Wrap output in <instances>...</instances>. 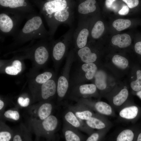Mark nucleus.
Masks as SVG:
<instances>
[{
    "label": "nucleus",
    "mask_w": 141,
    "mask_h": 141,
    "mask_svg": "<svg viewBox=\"0 0 141 141\" xmlns=\"http://www.w3.org/2000/svg\"><path fill=\"white\" fill-rule=\"evenodd\" d=\"M39 10L49 27L50 38L54 36L61 24L72 25L74 19L76 1L70 0H30Z\"/></svg>",
    "instance_id": "obj_1"
},
{
    "label": "nucleus",
    "mask_w": 141,
    "mask_h": 141,
    "mask_svg": "<svg viewBox=\"0 0 141 141\" xmlns=\"http://www.w3.org/2000/svg\"><path fill=\"white\" fill-rule=\"evenodd\" d=\"M41 15L37 12L27 17L23 27L13 37V42L11 45H20L33 40L51 39L44 25Z\"/></svg>",
    "instance_id": "obj_2"
},
{
    "label": "nucleus",
    "mask_w": 141,
    "mask_h": 141,
    "mask_svg": "<svg viewBox=\"0 0 141 141\" xmlns=\"http://www.w3.org/2000/svg\"><path fill=\"white\" fill-rule=\"evenodd\" d=\"M24 16L14 12L0 9V41L3 42L7 36L13 37L19 30Z\"/></svg>",
    "instance_id": "obj_3"
},
{
    "label": "nucleus",
    "mask_w": 141,
    "mask_h": 141,
    "mask_svg": "<svg viewBox=\"0 0 141 141\" xmlns=\"http://www.w3.org/2000/svg\"><path fill=\"white\" fill-rule=\"evenodd\" d=\"M58 121L56 116L51 115L44 120H38L29 118L28 130L38 137H42L52 139L57 127Z\"/></svg>",
    "instance_id": "obj_4"
},
{
    "label": "nucleus",
    "mask_w": 141,
    "mask_h": 141,
    "mask_svg": "<svg viewBox=\"0 0 141 141\" xmlns=\"http://www.w3.org/2000/svg\"><path fill=\"white\" fill-rule=\"evenodd\" d=\"M34 5L27 0H0V9L17 13L27 19L30 15L37 13Z\"/></svg>",
    "instance_id": "obj_5"
},
{
    "label": "nucleus",
    "mask_w": 141,
    "mask_h": 141,
    "mask_svg": "<svg viewBox=\"0 0 141 141\" xmlns=\"http://www.w3.org/2000/svg\"><path fill=\"white\" fill-rule=\"evenodd\" d=\"M74 28L71 27L58 39L51 41L52 45V55L56 61L61 60L64 56L68 46L73 44Z\"/></svg>",
    "instance_id": "obj_6"
},
{
    "label": "nucleus",
    "mask_w": 141,
    "mask_h": 141,
    "mask_svg": "<svg viewBox=\"0 0 141 141\" xmlns=\"http://www.w3.org/2000/svg\"><path fill=\"white\" fill-rule=\"evenodd\" d=\"M90 21L88 19H79L77 27L73 34V44L78 49L86 45L88 41L90 28Z\"/></svg>",
    "instance_id": "obj_7"
},
{
    "label": "nucleus",
    "mask_w": 141,
    "mask_h": 141,
    "mask_svg": "<svg viewBox=\"0 0 141 141\" xmlns=\"http://www.w3.org/2000/svg\"><path fill=\"white\" fill-rule=\"evenodd\" d=\"M118 111L119 118L126 121L135 122L141 116V108L135 104L126 103Z\"/></svg>",
    "instance_id": "obj_8"
},
{
    "label": "nucleus",
    "mask_w": 141,
    "mask_h": 141,
    "mask_svg": "<svg viewBox=\"0 0 141 141\" xmlns=\"http://www.w3.org/2000/svg\"><path fill=\"white\" fill-rule=\"evenodd\" d=\"M53 109L51 104L45 102L29 108V118L38 120H42L51 115Z\"/></svg>",
    "instance_id": "obj_9"
},
{
    "label": "nucleus",
    "mask_w": 141,
    "mask_h": 141,
    "mask_svg": "<svg viewBox=\"0 0 141 141\" xmlns=\"http://www.w3.org/2000/svg\"><path fill=\"white\" fill-rule=\"evenodd\" d=\"M95 0H79L76 1L75 8L79 19H88V16L97 9Z\"/></svg>",
    "instance_id": "obj_10"
},
{
    "label": "nucleus",
    "mask_w": 141,
    "mask_h": 141,
    "mask_svg": "<svg viewBox=\"0 0 141 141\" xmlns=\"http://www.w3.org/2000/svg\"><path fill=\"white\" fill-rule=\"evenodd\" d=\"M85 124L89 128L98 130H109L112 123L106 116L97 113L89 120L85 121Z\"/></svg>",
    "instance_id": "obj_11"
},
{
    "label": "nucleus",
    "mask_w": 141,
    "mask_h": 141,
    "mask_svg": "<svg viewBox=\"0 0 141 141\" xmlns=\"http://www.w3.org/2000/svg\"><path fill=\"white\" fill-rule=\"evenodd\" d=\"M129 95L128 90L124 88L119 91L109 95L110 104L114 110H118L126 103Z\"/></svg>",
    "instance_id": "obj_12"
},
{
    "label": "nucleus",
    "mask_w": 141,
    "mask_h": 141,
    "mask_svg": "<svg viewBox=\"0 0 141 141\" xmlns=\"http://www.w3.org/2000/svg\"><path fill=\"white\" fill-rule=\"evenodd\" d=\"M64 117L66 121L70 126L80 129L89 135L94 132V130L89 128L83 121L79 119L70 109L66 113Z\"/></svg>",
    "instance_id": "obj_13"
},
{
    "label": "nucleus",
    "mask_w": 141,
    "mask_h": 141,
    "mask_svg": "<svg viewBox=\"0 0 141 141\" xmlns=\"http://www.w3.org/2000/svg\"><path fill=\"white\" fill-rule=\"evenodd\" d=\"M97 113L105 116H114L115 110L110 104L102 101L90 103L87 106Z\"/></svg>",
    "instance_id": "obj_14"
},
{
    "label": "nucleus",
    "mask_w": 141,
    "mask_h": 141,
    "mask_svg": "<svg viewBox=\"0 0 141 141\" xmlns=\"http://www.w3.org/2000/svg\"><path fill=\"white\" fill-rule=\"evenodd\" d=\"M140 128L134 126L121 130L115 137L114 141H134Z\"/></svg>",
    "instance_id": "obj_15"
},
{
    "label": "nucleus",
    "mask_w": 141,
    "mask_h": 141,
    "mask_svg": "<svg viewBox=\"0 0 141 141\" xmlns=\"http://www.w3.org/2000/svg\"><path fill=\"white\" fill-rule=\"evenodd\" d=\"M77 54L81 60L85 63H93L97 58V54L92 52L88 42L86 46L78 49Z\"/></svg>",
    "instance_id": "obj_16"
},
{
    "label": "nucleus",
    "mask_w": 141,
    "mask_h": 141,
    "mask_svg": "<svg viewBox=\"0 0 141 141\" xmlns=\"http://www.w3.org/2000/svg\"><path fill=\"white\" fill-rule=\"evenodd\" d=\"M55 83L53 80L49 79L43 84L40 92V98L43 100L48 99L55 94L56 91Z\"/></svg>",
    "instance_id": "obj_17"
},
{
    "label": "nucleus",
    "mask_w": 141,
    "mask_h": 141,
    "mask_svg": "<svg viewBox=\"0 0 141 141\" xmlns=\"http://www.w3.org/2000/svg\"><path fill=\"white\" fill-rule=\"evenodd\" d=\"M76 116L80 120L86 121L89 120L95 115L93 110L87 106L85 107H78L70 109Z\"/></svg>",
    "instance_id": "obj_18"
},
{
    "label": "nucleus",
    "mask_w": 141,
    "mask_h": 141,
    "mask_svg": "<svg viewBox=\"0 0 141 141\" xmlns=\"http://www.w3.org/2000/svg\"><path fill=\"white\" fill-rule=\"evenodd\" d=\"M71 127L67 126L63 130V133L65 141H85L86 139L85 137L78 131L74 129L73 127Z\"/></svg>",
    "instance_id": "obj_19"
},
{
    "label": "nucleus",
    "mask_w": 141,
    "mask_h": 141,
    "mask_svg": "<svg viewBox=\"0 0 141 141\" xmlns=\"http://www.w3.org/2000/svg\"><path fill=\"white\" fill-rule=\"evenodd\" d=\"M111 41L113 45L121 48H124L131 45L132 39L128 34L124 33L113 36L112 38Z\"/></svg>",
    "instance_id": "obj_20"
},
{
    "label": "nucleus",
    "mask_w": 141,
    "mask_h": 141,
    "mask_svg": "<svg viewBox=\"0 0 141 141\" xmlns=\"http://www.w3.org/2000/svg\"><path fill=\"white\" fill-rule=\"evenodd\" d=\"M104 30L103 22L101 20H98L93 24L91 28L90 27L89 37H90L94 39H98L102 36Z\"/></svg>",
    "instance_id": "obj_21"
},
{
    "label": "nucleus",
    "mask_w": 141,
    "mask_h": 141,
    "mask_svg": "<svg viewBox=\"0 0 141 141\" xmlns=\"http://www.w3.org/2000/svg\"><path fill=\"white\" fill-rule=\"evenodd\" d=\"M0 125V141H11L14 135L13 132L2 121Z\"/></svg>",
    "instance_id": "obj_22"
},
{
    "label": "nucleus",
    "mask_w": 141,
    "mask_h": 141,
    "mask_svg": "<svg viewBox=\"0 0 141 141\" xmlns=\"http://www.w3.org/2000/svg\"><path fill=\"white\" fill-rule=\"evenodd\" d=\"M95 78V84L97 88L101 91L106 90L107 85L106 74L104 72L101 70L97 71Z\"/></svg>",
    "instance_id": "obj_23"
},
{
    "label": "nucleus",
    "mask_w": 141,
    "mask_h": 141,
    "mask_svg": "<svg viewBox=\"0 0 141 141\" xmlns=\"http://www.w3.org/2000/svg\"><path fill=\"white\" fill-rule=\"evenodd\" d=\"M68 87V83L66 78L64 76H61L59 78L57 89L58 96L63 98L65 96Z\"/></svg>",
    "instance_id": "obj_24"
},
{
    "label": "nucleus",
    "mask_w": 141,
    "mask_h": 141,
    "mask_svg": "<svg viewBox=\"0 0 141 141\" xmlns=\"http://www.w3.org/2000/svg\"><path fill=\"white\" fill-rule=\"evenodd\" d=\"M81 68L85 72V77L89 80L95 77L97 70L96 65L93 63H84L82 66Z\"/></svg>",
    "instance_id": "obj_25"
},
{
    "label": "nucleus",
    "mask_w": 141,
    "mask_h": 141,
    "mask_svg": "<svg viewBox=\"0 0 141 141\" xmlns=\"http://www.w3.org/2000/svg\"><path fill=\"white\" fill-rule=\"evenodd\" d=\"M112 61L115 66L121 69H126L129 65L127 59L125 57L118 55H115L113 57Z\"/></svg>",
    "instance_id": "obj_26"
},
{
    "label": "nucleus",
    "mask_w": 141,
    "mask_h": 141,
    "mask_svg": "<svg viewBox=\"0 0 141 141\" xmlns=\"http://www.w3.org/2000/svg\"><path fill=\"white\" fill-rule=\"evenodd\" d=\"M22 69V64L21 62L18 60H15L12 63L11 66L7 67L5 71L7 74L16 75L19 74Z\"/></svg>",
    "instance_id": "obj_27"
},
{
    "label": "nucleus",
    "mask_w": 141,
    "mask_h": 141,
    "mask_svg": "<svg viewBox=\"0 0 141 141\" xmlns=\"http://www.w3.org/2000/svg\"><path fill=\"white\" fill-rule=\"evenodd\" d=\"M131 24V21L128 19H118L113 23V27L118 31H120L129 27Z\"/></svg>",
    "instance_id": "obj_28"
},
{
    "label": "nucleus",
    "mask_w": 141,
    "mask_h": 141,
    "mask_svg": "<svg viewBox=\"0 0 141 141\" xmlns=\"http://www.w3.org/2000/svg\"><path fill=\"white\" fill-rule=\"evenodd\" d=\"M97 87L93 84L81 85L79 87V92L83 95H90L95 94L96 92Z\"/></svg>",
    "instance_id": "obj_29"
},
{
    "label": "nucleus",
    "mask_w": 141,
    "mask_h": 141,
    "mask_svg": "<svg viewBox=\"0 0 141 141\" xmlns=\"http://www.w3.org/2000/svg\"><path fill=\"white\" fill-rule=\"evenodd\" d=\"M109 130H98L94 131L89 135L85 141H102Z\"/></svg>",
    "instance_id": "obj_30"
},
{
    "label": "nucleus",
    "mask_w": 141,
    "mask_h": 141,
    "mask_svg": "<svg viewBox=\"0 0 141 141\" xmlns=\"http://www.w3.org/2000/svg\"><path fill=\"white\" fill-rule=\"evenodd\" d=\"M3 116L5 119L13 121H17L20 118V115L18 111L13 109L8 110L4 111Z\"/></svg>",
    "instance_id": "obj_31"
},
{
    "label": "nucleus",
    "mask_w": 141,
    "mask_h": 141,
    "mask_svg": "<svg viewBox=\"0 0 141 141\" xmlns=\"http://www.w3.org/2000/svg\"><path fill=\"white\" fill-rule=\"evenodd\" d=\"M136 74V80L132 81L130 84L132 89L136 92L141 90V70H137Z\"/></svg>",
    "instance_id": "obj_32"
},
{
    "label": "nucleus",
    "mask_w": 141,
    "mask_h": 141,
    "mask_svg": "<svg viewBox=\"0 0 141 141\" xmlns=\"http://www.w3.org/2000/svg\"><path fill=\"white\" fill-rule=\"evenodd\" d=\"M52 76L51 72H45L37 75L35 78V81L38 84H43L49 80Z\"/></svg>",
    "instance_id": "obj_33"
},
{
    "label": "nucleus",
    "mask_w": 141,
    "mask_h": 141,
    "mask_svg": "<svg viewBox=\"0 0 141 141\" xmlns=\"http://www.w3.org/2000/svg\"><path fill=\"white\" fill-rule=\"evenodd\" d=\"M17 102L19 105L22 107H26L30 105V99L27 97L24 98L20 96L18 98Z\"/></svg>",
    "instance_id": "obj_34"
},
{
    "label": "nucleus",
    "mask_w": 141,
    "mask_h": 141,
    "mask_svg": "<svg viewBox=\"0 0 141 141\" xmlns=\"http://www.w3.org/2000/svg\"><path fill=\"white\" fill-rule=\"evenodd\" d=\"M128 7L130 8H133L138 7L139 5L140 1L138 0H123Z\"/></svg>",
    "instance_id": "obj_35"
},
{
    "label": "nucleus",
    "mask_w": 141,
    "mask_h": 141,
    "mask_svg": "<svg viewBox=\"0 0 141 141\" xmlns=\"http://www.w3.org/2000/svg\"><path fill=\"white\" fill-rule=\"evenodd\" d=\"M134 49L136 53L141 55V41H138L134 45Z\"/></svg>",
    "instance_id": "obj_36"
},
{
    "label": "nucleus",
    "mask_w": 141,
    "mask_h": 141,
    "mask_svg": "<svg viewBox=\"0 0 141 141\" xmlns=\"http://www.w3.org/2000/svg\"><path fill=\"white\" fill-rule=\"evenodd\" d=\"M129 9L128 6H124L118 12L119 14L121 15H125L127 14L128 13Z\"/></svg>",
    "instance_id": "obj_37"
},
{
    "label": "nucleus",
    "mask_w": 141,
    "mask_h": 141,
    "mask_svg": "<svg viewBox=\"0 0 141 141\" xmlns=\"http://www.w3.org/2000/svg\"><path fill=\"white\" fill-rule=\"evenodd\" d=\"M11 141H23L21 134L17 132L14 133Z\"/></svg>",
    "instance_id": "obj_38"
},
{
    "label": "nucleus",
    "mask_w": 141,
    "mask_h": 141,
    "mask_svg": "<svg viewBox=\"0 0 141 141\" xmlns=\"http://www.w3.org/2000/svg\"><path fill=\"white\" fill-rule=\"evenodd\" d=\"M115 0H107L105 1V5L108 8H109L111 6Z\"/></svg>",
    "instance_id": "obj_39"
},
{
    "label": "nucleus",
    "mask_w": 141,
    "mask_h": 141,
    "mask_svg": "<svg viewBox=\"0 0 141 141\" xmlns=\"http://www.w3.org/2000/svg\"><path fill=\"white\" fill-rule=\"evenodd\" d=\"M134 141H141V127H140Z\"/></svg>",
    "instance_id": "obj_40"
},
{
    "label": "nucleus",
    "mask_w": 141,
    "mask_h": 141,
    "mask_svg": "<svg viewBox=\"0 0 141 141\" xmlns=\"http://www.w3.org/2000/svg\"><path fill=\"white\" fill-rule=\"evenodd\" d=\"M5 106V104L4 102L1 99L0 100V113H2V112H3L4 107Z\"/></svg>",
    "instance_id": "obj_41"
},
{
    "label": "nucleus",
    "mask_w": 141,
    "mask_h": 141,
    "mask_svg": "<svg viewBox=\"0 0 141 141\" xmlns=\"http://www.w3.org/2000/svg\"><path fill=\"white\" fill-rule=\"evenodd\" d=\"M25 141H32L30 136V135H27L24 137Z\"/></svg>",
    "instance_id": "obj_42"
},
{
    "label": "nucleus",
    "mask_w": 141,
    "mask_h": 141,
    "mask_svg": "<svg viewBox=\"0 0 141 141\" xmlns=\"http://www.w3.org/2000/svg\"><path fill=\"white\" fill-rule=\"evenodd\" d=\"M136 95L141 99V90L136 92Z\"/></svg>",
    "instance_id": "obj_43"
}]
</instances>
